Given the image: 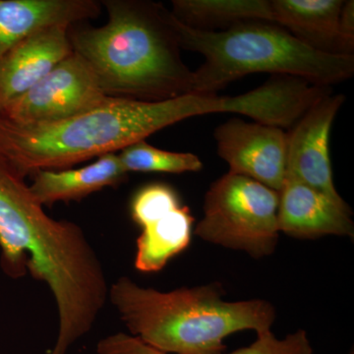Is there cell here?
Masks as SVG:
<instances>
[{"label": "cell", "instance_id": "1", "mask_svg": "<svg viewBox=\"0 0 354 354\" xmlns=\"http://www.w3.org/2000/svg\"><path fill=\"white\" fill-rule=\"evenodd\" d=\"M0 263L7 276L27 272L51 291L58 333L50 354H67L94 327L109 300L106 271L82 228L44 212L25 177L0 155Z\"/></svg>", "mask_w": 354, "mask_h": 354}, {"label": "cell", "instance_id": "2", "mask_svg": "<svg viewBox=\"0 0 354 354\" xmlns=\"http://www.w3.org/2000/svg\"><path fill=\"white\" fill-rule=\"evenodd\" d=\"M102 27L68 30L72 50L86 60L108 97L160 102L192 93L193 71L181 57L174 18L162 3L104 0Z\"/></svg>", "mask_w": 354, "mask_h": 354}, {"label": "cell", "instance_id": "3", "mask_svg": "<svg viewBox=\"0 0 354 354\" xmlns=\"http://www.w3.org/2000/svg\"><path fill=\"white\" fill-rule=\"evenodd\" d=\"M201 102L187 94L160 102L109 97L87 113L57 122L20 125L0 118V155L26 177L116 153L187 118Z\"/></svg>", "mask_w": 354, "mask_h": 354}, {"label": "cell", "instance_id": "4", "mask_svg": "<svg viewBox=\"0 0 354 354\" xmlns=\"http://www.w3.org/2000/svg\"><path fill=\"white\" fill-rule=\"evenodd\" d=\"M223 295L218 283L165 292L120 277L109 286V300L130 335L169 354H223L228 335L272 330L274 305L227 301Z\"/></svg>", "mask_w": 354, "mask_h": 354}, {"label": "cell", "instance_id": "5", "mask_svg": "<svg viewBox=\"0 0 354 354\" xmlns=\"http://www.w3.org/2000/svg\"><path fill=\"white\" fill-rule=\"evenodd\" d=\"M174 25L181 50L205 58L193 71L192 93L196 94H218L230 83L254 73L297 77L328 88L354 74L353 55L314 50L274 23L249 21L223 32L197 31L176 18Z\"/></svg>", "mask_w": 354, "mask_h": 354}, {"label": "cell", "instance_id": "6", "mask_svg": "<svg viewBox=\"0 0 354 354\" xmlns=\"http://www.w3.org/2000/svg\"><path fill=\"white\" fill-rule=\"evenodd\" d=\"M279 193L258 181L228 171L205 195L204 216L194 230L203 241L243 251L255 259L278 245Z\"/></svg>", "mask_w": 354, "mask_h": 354}, {"label": "cell", "instance_id": "7", "mask_svg": "<svg viewBox=\"0 0 354 354\" xmlns=\"http://www.w3.org/2000/svg\"><path fill=\"white\" fill-rule=\"evenodd\" d=\"M90 65L72 53L34 87L0 111L15 124L36 125L74 118L108 101Z\"/></svg>", "mask_w": 354, "mask_h": 354}, {"label": "cell", "instance_id": "8", "mask_svg": "<svg viewBox=\"0 0 354 354\" xmlns=\"http://www.w3.org/2000/svg\"><path fill=\"white\" fill-rule=\"evenodd\" d=\"M218 155L241 174L279 192L286 178L288 132L274 125L230 118L214 132Z\"/></svg>", "mask_w": 354, "mask_h": 354}, {"label": "cell", "instance_id": "9", "mask_svg": "<svg viewBox=\"0 0 354 354\" xmlns=\"http://www.w3.org/2000/svg\"><path fill=\"white\" fill-rule=\"evenodd\" d=\"M346 95H324L288 132L286 177L297 179L337 201H342L334 180L330 158V135Z\"/></svg>", "mask_w": 354, "mask_h": 354}, {"label": "cell", "instance_id": "10", "mask_svg": "<svg viewBox=\"0 0 354 354\" xmlns=\"http://www.w3.org/2000/svg\"><path fill=\"white\" fill-rule=\"evenodd\" d=\"M278 193L279 232L304 239L353 237V212L344 200L337 201L290 177Z\"/></svg>", "mask_w": 354, "mask_h": 354}, {"label": "cell", "instance_id": "11", "mask_svg": "<svg viewBox=\"0 0 354 354\" xmlns=\"http://www.w3.org/2000/svg\"><path fill=\"white\" fill-rule=\"evenodd\" d=\"M67 26H53L16 44L0 59V111L73 53Z\"/></svg>", "mask_w": 354, "mask_h": 354}, {"label": "cell", "instance_id": "12", "mask_svg": "<svg viewBox=\"0 0 354 354\" xmlns=\"http://www.w3.org/2000/svg\"><path fill=\"white\" fill-rule=\"evenodd\" d=\"M101 12L95 0H0V59L16 44L53 26L71 27Z\"/></svg>", "mask_w": 354, "mask_h": 354}, {"label": "cell", "instance_id": "13", "mask_svg": "<svg viewBox=\"0 0 354 354\" xmlns=\"http://www.w3.org/2000/svg\"><path fill=\"white\" fill-rule=\"evenodd\" d=\"M272 23L300 41L329 55H353L339 32L344 0H270Z\"/></svg>", "mask_w": 354, "mask_h": 354}, {"label": "cell", "instance_id": "14", "mask_svg": "<svg viewBox=\"0 0 354 354\" xmlns=\"http://www.w3.org/2000/svg\"><path fill=\"white\" fill-rule=\"evenodd\" d=\"M128 172L121 164L118 153L101 156L97 162L78 169L34 172L29 185L32 195L41 205L80 200L92 193L124 183Z\"/></svg>", "mask_w": 354, "mask_h": 354}, {"label": "cell", "instance_id": "15", "mask_svg": "<svg viewBox=\"0 0 354 354\" xmlns=\"http://www.w3.org/2000/svg\"><path fill=\"white\" fill-rule=\"evenodd\" d=\"M193 223L189 208L181 205L142 225L136 241L135 268L142 272L162 271L169 260L189 245Z\"/></svg>", "mask_w": 354, "mask_h": 354}, {"label": "cell", "instance_id": "16", "mask_svg": "<svg viewBox=\"0 0 354 354\" xmlns=\"http://www.w3.org/2000/svg\"><path fill=\"white\" fill-rule=\"evenodd\" d=\"M174 17L203 32H223L249 21L272 23L270 0H174Z\"/></svg>", "mask_w": 354, "mask_h": 354}, {"label": "cell", "instance_id": "17", "mask_svg": "<svg viewBox=\"0 0 354 354\" xmlns=\"http://www.w3.org/2000/svg\"><path fill=\"white\" fill-rule=\"evenodd\" d=\"M118 157L127 172L184 174L203 169L202 160L194 153L160 150L150 145L146 140L122 149Z\"/></svg>", "mask_w": 354, "mask_h": 354}, {"label": "cell", "instance_id": "18", "mask_svg": "<svg viewBox=\"0 0 354 354\" xmlns=\"http://www.w3.org/2000/svg\"><path fill=\"white\" fill-rule=\"evenodd\" d=\"M181 206L176 191L165 183L144 186L133 197L130 212L140 227L149 221Z\"/></svg>", "mask_w": 354, "mask_h": 354}, {"label": "cell", "instance_id": "19", "mask_svg": "<svg viewBox=\"0 0 354 354\" xmlns=\"http://www.w3.org/2000/svg\"><path fill=\"white\" fill-rule=\"evenodd\" d=\"M313 346L306 330H297L278 339L272 330L257 333V339L250 346L227 354H313Z\"/></svg>", "mask_w": 354, "mask_h": 354}, {"label": "cell", "instance_id": "20", "mask_svg": "<svg viewBox=\"0 0 354 354\" xmlns=\"http://www.w3.org/2000/svg\"><path fill=\"white\" fill-rule=\"evenodd\" d=\"M97 354H169L130 334L120 332L104 337L97 344Z\"/></svg>", "mask_w": 354, "mask_h": 354}, {"label": "cell", "instance_id": "21", "mask_svg": "<svg viewBox=\"0 0 354 354\" xmlns=\"http://www.w3.org/2000/svg\"><path fill=\"white\" fill-rule=\"evenodd\" d=\"M339 32L346 46L354 50V1H344L339 16Z\"/></svg>", "mask_w": 354, "mask_h": 354}]
</instances>
